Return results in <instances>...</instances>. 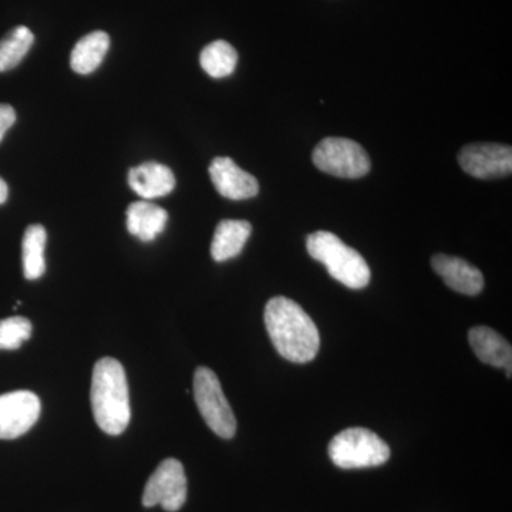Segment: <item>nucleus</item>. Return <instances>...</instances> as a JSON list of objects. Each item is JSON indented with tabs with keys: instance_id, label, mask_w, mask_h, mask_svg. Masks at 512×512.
Wrapping results in <instances>:
<instances>
[{
	"instance_id": "9d476101",
	"label": "nucleus",
	"mask_w": 512,
	"mask_h": 512,
	"mask_svg": "<svg viewBox=\"0 0 512 512\" xmlns=\"http://www.w3.org/2000/svg\"><path fill=\"white\" fill-rule=\"evenodd\" d=\"M210 177L217 191L228 200L242 201L258 195V180L229 157H217L212 161Z\"/></svg>"
},
{
	"instance_id": "39448f33",
	"label": "nucleus",
	"mask_w": 512,
	"mask_h": 512,
	"mask_svg": "<svg viewBox=\"0 0 512 512\" xmlns=\"http://www.w3.org/2000/svg\"><path fill=\"white\" fill-rule=\"evenodd\" d=\"M194 399L207 426L222 439L237 433V419L222 392L220 380L208 367H198L194 375Z\"/></svg>"
},
{
	"instance_id": "423d86ee",
	"label": "nucleus",
	"mask_w": 512,
	"mask_h": 512,
	"mask_svg": "<svg viewBox=\"0 0 512 512\" xmlns=\"http://www.w3.org/2000/svg\"><path fill=\"white\" fill-rule=\"evenodd\" d=\"M312 160L323 173L340 178L353 180L370 171V158L365 148L349 138H325L313 151Z\"/></svg>"
},
{
	"instance_id": "dca6fc26",
	"label": "nucleus",
	"mask_w": 512,
	"mask_h": 512,
	"mask_svg": "<svg viewBox=\"0 0 512 512\" xmlns=\"http://www.w3.org/2000/svg\"><path fill=\"white\" fill-rule=\"evenodd\" d=\"M110 37L106 32L96 30L77 42L70 55V66L79 74L93 73L109 52Z\"/></svg>"
},
{
	"instance_id": "412c9836",
	"label": "nucleus",
	"mask_w": 512,
	"mask_h": 512,
	"mask_svg": "<svg viewBox=\"0 0 512 512\" xmlns=\"http://www.w3.org/2000/svg\"><path fill=\"white\" fill-rule=\"evenodd\" d=\"M15 109L9 104H0V141L3 140L5 134L8 133L10 127L15 124Z\"/></svg>"
},
{
	"instance_id": "6ab92c4d",
	"label": "nucleus",
	"mask_w": 512,
	"mask_h": 512,
	"mask_svg": "<svg viewBox=\"0 0 512 512\" xmlns=\"http://www.w3.org/2000/svg\"><path fill=\"white\" fill-rule=\"evenodd\" d=\"M35 42V36L26 26H18L0 40V73L15 69Z\"/></svg>"
},
{
	"instance_id": "9b49d317",
	"label": "nucleus",
	"mask_w": 512,
	"mask_h": 512,
	"mask_svg": "<svg viewBox=\"0 0 512 512\" xmlns=\"http://www.w3.org/2000/svg\"><path fill=\"white\" fill-rule=\"evenodd\" d=\"M434 272L443 278L448 288L464 295H478L484 288V276L480 269L464 259L450 255H434L431 258Z\"/></svg>"
},
{
	"instance_id": "20e7f679",
	"label": "nucleus",
	"mask_w": 512,
	"mask_h": 512,
	"mask_svg": "<svg viewBox=\"0 0 512 512\" xmlns=\"http://www.w3.org/2000/svg\"><path fill=\"white\" fill-rule=\"evenodd\" d=\"M330 460L343 470L379 467L390 458V448L373 431L353 427L340 431L329 443Z\"/></svg>"
},
{
	"instance_id": "7ed1b4c3",
	"label": "nucleus",
	"mask_w": 512,
	"mask_h": 512,
	"mask_svg": "<svg viewBox=\"0 0 512 512\" xmlns=\"http://www.w3.org/2000/svg\"><path fill=\"white\" fill-rule=\"evenodd\" d=\"M309 255L326 266L330 276L350 289H362L369 285L370 268L356 249L348 247L335 234L318 231L306 241Z\"/></svg>"
},
{
	"instance_id": "f03ea898",
	"label": "nucleus",
	"mask_w": 512,
	"mask_h": 512,
	"mask_svg": "<svg viewBox=\"0 0 512 512\" xmlns=\"http://www.w3.org/2000/svg\"><path fill=\"white\" fill-rule=\"evenodd\" d=\"M90 399L97 426L120 436L130 423L131 410L126 372L116 359L104 357L94 366Z\"/></svg>"
},
{
	"instance_id": "1a4fd4ad",
	"label": "nucleus",
	"mask_w": 512,
	"mask_h": 512,
	"mask_svg": "<svg viewBox=\"0 0 512 512\" xmlns=\"http://www.w3.org/2000/svg\"><path fill=\"white\" fill-rule=\"evenodd\" d=\"M464 173L480 180L505 177L512 171V150L503 144H470L458 154Z\"/></svg>"
},
{
	"instance_id": "0eeeda50",
	"label": "nucleus",
	"mask_w": 512,
	"mask_h": 512,
	"mask_svg": "<svg viewBox=\"0 0 512 512\" xmlns=\"http://www.w3.org/2000/svg\"><path fill=\"white\" fill-rule=\"evenodd\" d=\"M187 500V477L183 464L175 458L164 460L144 488V507L161 505L165 511L180 510Z\"/></svg>"
},
{
	"instance_id": "4468645a",
	"label": "nucleus",
	"mask_w": 512,
	"mask_h": 512,
	"mask_svg": "<svg viewBox=\"0 0 512 512\" xmlns=\"http://www.w3.org/2000/svg\"><path fill=\"white\" fill-rule=\"evenodd\" d=\"M167 221V211L148 201L133 202L127 210L128 232L143 242L154 241L164 231Z\"/></svg>"
},
{
	"instance_id": "f3484780",
	"label": "nucleus",
	"mask_w": 512,
	"mask_h": 512,
	"mask_svg": "<svg viewBox=\"0 0 512 512\" xmlns=\"http://www.w3.org/2000/svg\"><path fill=\"white\" fill-rule=\"evenodd\" d=\"M46 229L42 225H30L22 242L23 274L29 281L42 278L46 271Z\"/></svg>"
},
{
	"instance_id": "4be33fe9",
	"label": "nucleus",
	"mask_w": 512,
	"mask_h": 512,
	"mask_svg": "<svg viewBox=\"0 0 512 512\" xmlns=\"http://www.w3.org/2000/svg\"><path fill=\"white\" fill-rule=\"evenodd\" d=\"M9 188L8 184L0 178V205L5 204L6 200H8Z\"/></svg>"
},
{
	"instance_id": "6e6552de",
	"label": "nucleus",
	"mask_w": 512,
	"mask_h": 512,
	"mask_svg": "<svg viewBox=\"0 0 512 512\" xmlns=\"http://www.w3.org/2000/svg\"><path fill=\"white\" fill-rule=\"evenodd\" d=\"M40 399L28 390L0 396V440H13L28 433L40 416Z\"/></svg>"
},
{
	"instance_id": "a211bd4d",
	"label": "nucleus",
	"mask_w": 512,
	"mask_h": 512,
	"mask_svg": "<svg viewBox=\"0 0 512 512\" xmlns=\"http://www.w3.org/2000/svg\"><path fill=\"white\" fill-rule=\"evenodd\" d=\"M200 63L204 72L214 79H224L234 73L238 63V53L234 46L225 40H215L201 52Z\"/></svg>"
},
{
	"instance_id": "ddd939ff",
	"label": "nucleus",
	"mask_w": 512,
	"mask_h": 512,
	"mask_svg": "<svg viewBox=\"0 0 512 512\" xmlns=\"http://www.w3.org/2000/svg\"><path fill=\"white\" fill-rule=\"evenodd\" d=\"M468 342L481 362L505 369L511 377L512 348L500 333L487 326H477L468 333Z\"/></svg>"
},
{
	"instance_id": "aec40b11",
	"label": "nucleus",
	"mask_w": 512,
	"mask_h": 512,
	"mask_svg": "<svg viewBox=\"0 0 512 512\" xmlns=\"http://www.w3.org/2000/svg\"><path fill=\"white\" fill-rule=\"evenodd\" d=\"M32 336V323L29 319L8 318L0 320V350L19 349Z\"/></svg>"
},
{
	"instance_id": "f257e3e1",
	"label": "nucleus",
	"mask_w": 512,
	"mask_h": 512,
	"mask_svg": "<svg viewBox=\"0 0 512 512\" xmlns=\"http://www.w3.org/2000/svg\"><path fill=\"white\" fill-rule=\"evenodd\" d=\"M265 325L276 352L289 362L308 363L318 355V328L292 299L275 296L266 303Z\"/></svg>"
},
{
	"instance_id": "2eb2a0df",
	"label": "nucleus",
	"mask_w": 512,
	"mask_h": 512,
	"mask_svg": "<svg viewBox=\"0 0 512 512\" xmlns=\"http://www.w3.org/2000/svg\"><path fill=\"white\" fill-rule=\"evenodd\" d=\"M252 227L248 221L224 220L215 229L211 244V255L214 261L225 262L241 254Z\"/></svg>"
},
{
	"instance_id": "f8f14e48",
	"label": "nucleus",
	"mask_w": 512,
	"mask_h": 512,
	"mask_svg": "<svg viewBox=\"0 0 512 512\" xmlns=\"http://www.w3.org/2000/svg\"><path fill=\"white\" fill-rule=\"evenodd\" d=\"M128 185L144 200L165 197L175 188L173 171L160 163H144L131 168Z\"/></svg>"
}]
</instances>
